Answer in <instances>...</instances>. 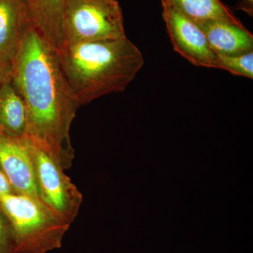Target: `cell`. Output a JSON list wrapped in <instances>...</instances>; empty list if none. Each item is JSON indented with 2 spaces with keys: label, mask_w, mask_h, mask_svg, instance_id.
<instances>
[{
  "label": "cell",
  "mask_w": 253,
  "mask_h": 253,
  "mask_svg": "<svg viewBox=\"0 0 253 253\" xmlns=\"http://www.w3.org/2000/svg\"><path fill=\"white\" fill-rule=\"evenodd\" d=\"M0 206L11 224L14 253H47L61 248L71 223L39 199L14 193L0 196Z\"/></svg>",
  "instance_id": "3"
},
{
  "label": "cell",
  "mask_w": 253,
  "mask_h": 253,
  "mask_svg": "<svg viewBox=\"0 0 253 253\" xmlns=\"http://www.w3.org/2000/svg\"><path fill=\"white\" fill-rule=\"evenodd\" d=\"M15 191L10 184L7 176L0 168V196L14 194Z\"/></svg>",
  "instance_id": "16"
},
{
  "label": "cell",
  "mask_w": 253,
  "mask_h": 253,
  "mask_svg": "<svg viewBox=\"0 0 253 253\" xmlns=\"http://www.w3.org/2000/svg\"><path fill=\"white\" fill-rule=\"evenodd\" d=\"M237 9L242 10L250 16L253 15V0H241L237 5Z\"/></svg>",
  "instance_id": "17"
},
{
  "label": "cell",
  "mask_w": 253,
  "mask_h": 253,
  "mask_svg": "<svg viewBox=\"0 0 253 253\" xmlns=\"http://www.w3.org/2000/svg\"><path fill=\"white\" fill-rule=\"evenodd\" d=\"M162 6L163 20L174 51L194 66L216 68L217 54L199 25L170 6Z\"/></svg>",
  "instance_id": "6"
},
{
  "label": "cell",
  "mask_w": 253,
  "mask_h": 253,
  "mask_svg": "<svg viewBox=\"0 0 253 253\" xmlns=\"http://www.w3.org/2000/svg\"><path fill=\"white\" fill-rule=\"evenodd\" d=\"M11 80L26 106V136L63 170L75 158L70 129L79 103L60 66L56 51L31 26L12 61Z\"/></svg>",
  "instance_id": "1"
},
{
  "label": "cell",
  "mask_w": 253,
  "mask_h": 253,
  "mask_svg": "<svg viewBox=\"0 0 253 253\" xmlns=\"http://www.w3.org/2000/svg\"><path fill=\"white\" fill-rule=\"evenodd\" d=\"M196 23L216 54L232 56L253 51V36L244 26L217 20Z\"/></svg>",
  "instance_id": "10"
},
{
  "label": "cell",
  "mask_w": 253,
  "mask_h": 253,
  "mask_svg": "<svg viewBox=\"0 0 253 253\" xmlns=\"http://www.w3.org/2000/svg\"><path fill=\"white\" fill-rule=\"evenodd\" d=\"M33 28L56 52L64 46L63 23L68 0H24Z\"/></svg>",
  "instance_id": "9"
},
{
  "label": "cell",
  "mask_w": 253,
  "mask_h": 253,
  "mask_svg": "<svg viewBox=\"0 0 253 253\" xmlns=\"http://www.w3.org/2000/svg\"><path fill=\"white\" fill-rule=\"evenodd\" d=\"M26 106L11 77L0 86V134L26 137Z\"/></svg>",
  "instance_id": "11"
},
{
  "label": "cell",
  "mask_w": 253,
  "mask_h": 253,
  "mask_svg": "<svg viewBox=\"0 0 253 253\" xmlns=\"http://www.w3.org/2000/svg\"><path fill=\"white\" fill-rule=\"evenodd\" d=\"M12 64L0 56V86L11 77Z\"/></svg>",
  "instance_id": "15"
},
{
  "label": "cell",
  "mask_w": 253,
  "mask_h": 253,
  "mask_svg": "<svg viewBox=\"0 0 253 253\" xmlns=\"http://www.w3.org/2000/svg\"><path fill=\"white\" fill-rule=\"evenodd\" d=\"M30 144L38 199L72 224L79 212L83 195L51 156Z\"/></svg>",
  "instance_id": "5"
},
{
  "label": "cell",
  "mask_w": 253,
  "mask_h": 253,
  "mask_svg": "<svg viewBox=\"0 0 253 253\" xmlns=\"http://www.w3.org/2000/svg\"><path fill=\"white\" fill-rule=\"evenodd\" d=\"M217 56L216 68L228 71L235 76L253 79V51L232 56Z\"/></svg>",
  "instance_id": "13"
},
{
  "label": "cell",
  "mask_w": 253,
  "mask_h": 253,
  "mask_svg": "<svg viewBox=\"0 0 253 253\" xmlns=\"http://www.w3.org/2000/svg\"><path fill=\"white\" fill-rule=\"evenodd\" d=\"M31 26L24 0H0V56L12 64Z\"/></svg>",
  "instance_id": "8"
},
{
  "label": "cell",
  "mask_w": 253,
  "mask_h": 253,
  "mask_svg": "<svg viewBox=\"0 0 253 253\" xmlns=\"http://www.w3.org/2000/svg\"><path fill=\"white\" fill-rule=\"evenodd\" d=\"M56 53L80 106L126 90L144 64L140 50L126 37L70 44Z\"/></svg>",
  "instance_id": "2"
},
{
  "label": "cell",
  "mask_w": 253,
  "mask_h": 253,
  "mask_svg": "<svg viewBox=\"0 0 253 253\" xmlns=\"http://www.w3.org/2000/svg\"><path fill=\"white\" fill-rule=\"evenodd\" d=\"M63 32L64 46L126 37L117 0H68Z\"/></svg>",
  "instance_id": "4"
},
{
  "label": "cell",
  "mask_w": 253,
  "mask_h": 253,
  "mask_svg": "<svg viewBox=\"0 0 253 253\" xmlns=\"http://www.w3.org/2000/svg\"><path fill=\"white\" fill-rule=\"evenodd\" d=\"M161 3L196 23L217 20L244 26L220 0H161Z\"/></svg>",
  "instance_id": "12"
},
{
  "label": "cell",
  "mask_w": 253,
  "mask_h": 253,
  "mask_svg": "<svg viewBox=\"0 0 253 253\" xmlns=\"http://www.w3.org/2000/svg\"><path fill=\"white\" fill-rule=\"evenodd\" d=\"M30 146L26 137L0 134V168L16 194L38 199Z\"/></svg>",
  "instance_id": "7"
},
{
  "label": "cell",
  "mask_w": 253,
  "mask_h": 253,
  "mask_svg": "<svg viewBox=\"0 0 253 253\" xmlns=\"http://www.w3.org/2000/svg\"><path fill=\"white\" fill-rule=\"evenodd\" d=\"M14 242L9 219L0 206V253H14Z\"/></svg>",
  "instance_id": "14"
}]
</instances>
